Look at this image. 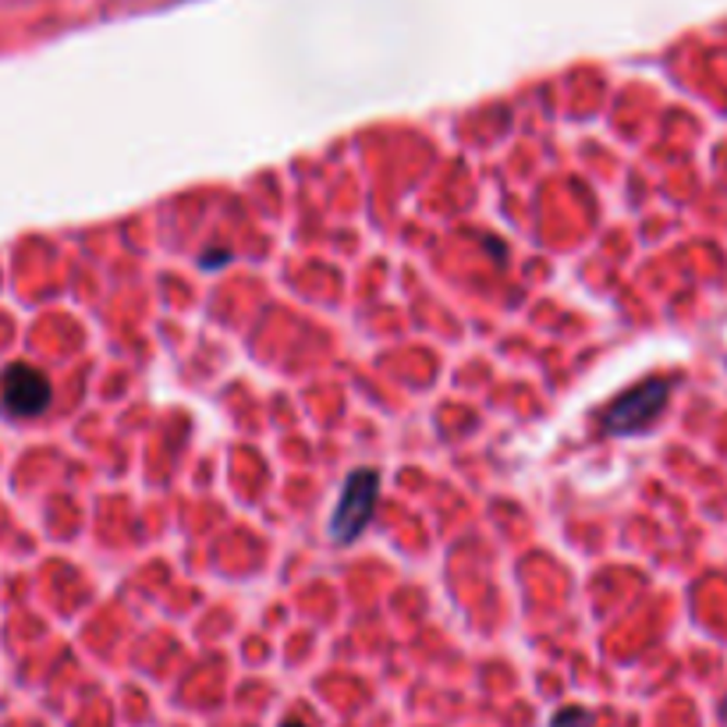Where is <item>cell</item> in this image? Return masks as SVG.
<instances>
[{
  "mask_svg": "<svg viewBox=\"0 0 727 727\" xmlns=\"http://www.w3.org/2000/svg\"><path fill=\"white\" fill-rule=\"evenodd\" d=\"M550 727H589V710L568 706V710H561V714H553Z\"/></svg>",
  "mask_w": 727,
  "mask_h": 727,
  "instance_id": "obj_4",
  "label": "cell"
},
{
  "mask_svg": "<svg viewBox=\"0 0 727 727\" xmlns=\"http://www.w3.org/2000/svg\"><path fill=\"white\" fill-rule=\"evenodd\" d=\"M380 501V473L377 468H355V473L345 479L337 497V508L331 515V536L337 544H355L362 536V529L369 525Z\"/></svg>",
  "mask_w": 727,
  "mask_h": 727,
  "instance_id": "obj_1",
  "label": "cell"
},
{
  "mask_svg": "<svg viewBox=\"0 0 727 727\" xmlns=\"http://www.w3.org/2000/svg\"><path fill=\"white\" fill-rule=\"evenodd\" d=\"M667 397H671V383L667 380H646V383H639V388L624 391L618 402L604 412L607 433H618V437L646 433L649 426L660 419V412L667 408Z\"/></svg>",
  "mask_w": 727,
  "mask_h": 727,
  "instance_id": "obj_2",
  "label": "cell"
},
{
  "mask_svg": "<svg viewBox=\"0 0 727 727\" xmlns=\"http://www.w3.org/2000/svg\"><path fill=\"white\" fill-rule=\"evenodd\" d=\"M284 727H306V724H298V720H291V724H284Z\"/></svg>",
  "mask_w": 727,
  "mask_h": 727,
  "instance_id": "obj_5",
  "label": "cell"
},
{
  "mask_svg": "<svg viewBox=\"0 0 727 727\" xmlns=\"http://www.w3.org/2000/svg\"><path fill=\"white\" fill-rule=\"evenodd\" d=\"M0 408L14 419H33L50 408V380L39 369L14 362L0 373Z\"/></svg>",
  "mask_w": 727,
  "mask_h": 727,
  "instance_id": "obj_3",
  "label": "cell"
}]
</instances>
